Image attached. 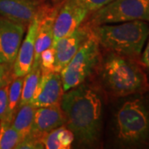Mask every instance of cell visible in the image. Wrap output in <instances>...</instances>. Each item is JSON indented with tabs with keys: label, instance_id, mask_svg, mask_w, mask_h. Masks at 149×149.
<instances>
[{
	"label": "cell",
	"instance_id": "obj_1",
	"mask_svg": "<svg viewBox=\"0 0 149 149\" xmlns=\"http://www.w3.org/2000/svg\"><path fill=\"white\" fill-rule=\"evenodd\" d=\"M104 91L87 81L64 92L61 107L66 118L65 126L83 148H95L100 142L103 129Z\"/></svg>",
	"mask_w": 149,
	"mask_h": 149
},
{
	"label": "cell",
	"instance_id": "obj_2",
	"mask_svg": "<svg viewBox=\"0 0 149 149\" xmlns=\"http://www.w3.org/2000/svg\"><path fill=\"white\" fill-rule=\"evenodd\" d=\"M119 99L112 118L116 145L123 148H149V91Z\"/></svg>",
	"mask_w": 149,
	"mask_h": 149
},
{
	"label": "cell",
	"instance_id": "obj_3",
	"mask_svg": "<svg viewBox=\"0 0 149 149\" xmlns=\"http://www.w3.org/2000/svg\"><path fill=\"white\" fill-rule=\"evenodd\" d=\"M100 87L113 98L149 91V81L138 61L113 52L101 55L96 70Z\"/></svg>",
	"mask_w": 149,
	"mask_h": 149
},
{
	"label": "cell",
	"instance_id": "obj_4",
	"mask_svg": "<svg viewBox=\"0 0 149 149\" xmlns=\"http://www.w3.org/2000/svg\"><path fill=\"white\" fill-rule=\"evenodd\" d=\"M92 31L104 51L113 52L139 62L149 36V25L146 21L136 20L114 25L95 26L92 27Z\"/></svg>",
	"mask_w": 149,
	"mask_h": 149
},
{
	"label": "cell",
	"instance_id": "obj_5",
	"mask_svg": "<svg viewBox=\"0 0 149 149\" xmlns=\"http://www.w3.org/2000/svg\"><path fill=\"white\" fill-rule=\"evenodd\" d=\"M101 55V47L92 34L60 72L64 92L85 83L95 74Z\"/></svg>",
	"mask_w": 149,
	"mask_h": 149
},
{
	"label": "cell",
	"instance_id": "obj_6",
	"mask_svg": "<svg viewBox=\"0 0 149 149\" xmlns=\"http://www.w3.org/2000/svg\"><path fill=\"white\" fill-rule=\"evenodd\" d=\"M136 20L149 21V0H113L90 13L86 22L95 27Z\"/></svg>",
	"mask_w": 149,
	"mask_h": 149
},
{
	"label": "cell",
	"instance_id": "obj_7",
	"mask_svg": "<svg viewBox=\"0 0 149 149\" xmlns=\"http://www.w3.org/2000/svg\"><path fill=\"white\" fill-rule=\"evenodd\" d=\"M92 34V27L84 22L74 31L52 45L55 50L54 71L60 73Z\"/></svg>",
	"mask_w": 149,
	"mask_h": 149
},
{
	"label": "cell",
	"instance_id": "obj_8",
	"mask_svg": "<svg viewBox=\"0 0 149 149\" xmlns=\"http://www.w3.org/2000/svg\"><path fill=\"white\" fill-rule=\"evenodd\" d=\"M89 15L90 12L74 0H62L54 22L52 45L80 27Z\"/></svg>",
	"mask_w": 149,
	"mask_h": 149
},
{
	"label": "cell",
	"instance_id": "obj_9",
	"mask_svg": "<svg viewBox=\"0 0 149 149\" xmlns=\"http://www.w3.org/2000/svg\"><path fill=\"white\" fill-rule=\"evenodd\" d=\"M45 3H43L42 4L37 14L27 26L28 28L26 36L24 39H22L16 59L13 64V78L23 77L32 69L35 53L36 38Z\"/></svg>",
	"mask_w": 149,
	"mask_h": 149
},
{
	"label": "cell",
	"instance_id": "obj_10",
	"mask_svg": "<svg viewBox=\"0 0 149 149\" xmlns=\"http://www.w3.org/2000/svg\"><path fill=\"white\" fill-rule=\"evenodd\" d=\"M27 26L0 16V58L13 64Z\"/></svg>",
	"mask_w": 149,
	"mask_h": 149
},
{
	"label": "cell",
	"instance_id": "obj_11",
	"mask_svg": "<svg viewBox=\"0 0 149 149\" xmlns=\"http://www.w3.org/2000/svg\"><path fill=\"white\" fill-rule=\"evenodd\" d=\"M63 94L61 73H42L37 91L31 103L36 108L61 104Z\"/></svg>",
	"mask_w": 149,
	"mask_h": 149
},
{
	"label": "cell",
	"instance_id": "obj_12",
	"mask_svg": "<svg viewBox=\"0 0 149 149\" xmlns=\"http://www.w3.org/2000/svg\"><path fill=\"white\" fill-rule=\"evenodd\" d=\"M65 123L66 118L61 104L36 108L29 135L41 141L43 136L49 132L59 127L65 126Z\"/></svg>",
	"mask_w": 149,
	"mask_h": 149
},
{
	"label": "cell",
	"instance_id": "obj_13",
	"mask_svg": "<svg viewBox=\"0 0 149 149\" xmlns=\"http://www.w3.org/2000/svg\"><path fill=\"white\" fill-rule=\"evenodd\" d=\"M61 2L46 3L35 42V53L32 67H38L40 56L43 51L51 47L53 43V27L55 18L61 6Z\"/></svg>",
	"mask_w": 149,
	"mask_h": 149
},
{
	"label": "cell",
	"instance_id": "obj_14",
	"mask_svg": "<svg viewBox=\"0 0 149 149\" xmlns=\"http://www.w3.org/2000/svg\"><path fill=\"white\" fill-rule=\"evenodd\" d=\"M42 3L36 0H0V16L28 26Z\"/></svg>",
	"mask_w": 149,
	"mask_h": 149
},
{
	"label": "cell",
	"instance_id": "obj_15",
	"mask_svg": "<svg viewBox=\"0 0 149 149\" xmlns=\"http://www.w3.org/2000/svg\"><path fill=\"white\" fill-rule=\"evenodd\" d=\"M35 111L36 107L32 103H28L18 107L13 117L11 126L21 134L22 139L31 132Z\"/></svg>",
	"mask_w": 149,
	"mask_h": 149
},
{
	"label": "cell",
	"instance_id": "obj_16",
	"mask_svg": "<svg viewBox=\"0 0 149 149\" xmlns=\"http://www.w3.org/2000/svg\"><path fill=\"white\" fill-rule=\"evenodd\" d=\"M42 75L40 67H32L30 71L23 77V84L19 106L31 103L37 91L38 83Z\"/></svg>",
	"mask_w": 149,
	"mask_h": 149
},
{
	"label": "cell",
	"instance_id": "obj_17",
	"mask_svg": "<svg viewBox=\"0 0 149 149\" xmlns=\"http://www.w3.org/2000/svg\"><path fill=\"white\" fill-rule=\"evenodd\" d=\"M24 77V76H23ZM23 77L13 78L8 88V121L12 123L13 117L19 107L21 99Z\"/></svg>",
	"mask_w": 149,
	"mask_h": 149
},
{
	"label": "cell",
	"instance_id": "obj_18",
	"mask_svg": "<svg viewBox=\"0 0 149 149\" xmlns=\"http://www.w3.org/2000/svg\"><path fill=\"white\" fill-rule=\"evenodd\" d=\"M22 137L11 123L0 122V149L15 148Z\"/></svg>",
	"mask_w": 149,
	"mask_h": 149
},
{
	"label": "cell",
	"instance_id": "obj_19",
	"mask_svg": "<svg viewBox=\"0 0 149 149\" xmlns=\"http://www.w3.org/2000/svg\"><path fill=\"white\" fill-rule=\"evenodd\" d=\"M55 64V50L52 46L51 47L43 51L39 59L38 66L40 67L42 73H50L54 71Z\"/></svg>",
	"mask_w": 149,
	"mask_h": 149
},
{
	"label": "cell",
	"instance_id": "obj_20",
	"mask_svg": "<svg viewBox=\"0 0 149 149\" xmlns=\"http://www.w3.org/2000/svg\"><path fill=\"white\" fill-rule=\"evenodd\" d=\"M8 88L9 84L0 88V122L9 123L8 121Z\"/></svg>",
	"mask_w": 149,
	"mask_h": 149
},
{
	"label": "cell",
	"instance_id": "obj_21",
	"mask_svg": "<svg viewBox=\"0 0 149 149\" xmlns=\"http://www.w3.org/2000/svg\"><path fill=\"white\" fill-rule=\"evenodd\" d=\"M58 128L49 132L46 135H44L42 139H41L43 144L44 148L47 149H63L62 146L59 141L58 137Z\"/></svg>",
	"mask_w": 149,
	"mask_h": 149
},
{
	"label": "cell",
	"instance_id": "obj_22",
	"mask_svg": "<svg viewBox=\"0 0 149 149\" xmlns=\"http://www.w3.org/2000/svg\"><path fill=\"white\" fill-rule=\"evenodd\" d=\"M57 137L63 149L70 148L74 141V136L73 133L65 125L58 128Z\"/></svg>",
	"mask_w": 149,
	"mask_h": 149
},
{
	"label": "cell",
	"instance_id": "obj_23",
	"mask_svg": "<svg viewBox=\"0 0 149 149\" xmlns=\"http://www.w3.org/2000/svg\"><path fill=\"white\" fill-rule=\"evenodd\" d=\"M78 4L90 12V13L100 9L113 0H74Z\"/></svg>",
	"mask_w": 149,
	"mask_h": 149
},
{
	"label": "cell",
	"instance_id": "obj_24",
	"mask_svg": "<svg viewBox=\"0 0 149 149\" xmlns=\"http://www.w3.org/2000/svg\"><path fill=\"white\" fill-rule=\"evenodd\" d=\"M13 78V65L8 63H0V88L10 84Z\"/></svg>",
	"mask_w": 149,
	"mask_h": 149
},
{
	"label": "cell",
	"instance_id": "obj_25",
	"mask_svg": "<svg viewBox=\"0 0 149 149\" xmlns=\"http://www.w3.org/2000/svg\"><path fill=\"white\" fill-rule=\"evenodd\" d=\"M15 148H44L42 143L39 140L33 139L32 136L27 135L24 139H22L19 142V143L16 146Z\"/></svg>",
	"mask_w": 149,
	"mask_h": 149
},
{
	"label": "cell",
	"instance_id": "obj_26",
	"mask_svg": "<svg viewBox=\"0 0 149 149\" xmlns=\"http://www.w3.org/2000/svg\"><path fill=\"white\" fill-rule=\"evenodd\" d=\"M140 63L143 65L149 72V40L145 47L142 57L140 58Z\"/></svg>",
	"mask_w": 149,
	"mask_h": 149
},
{
	"label": "cell",
	"instance_id": "obj_27",
	"mask_svg": "<svg viewBox=\"0 0 149 149\" xmlns=\"http://www.w3.org/2000/svg\"><path fill=\"white\" fill-rule=\"evenodd\" d=\"M36 1L40 2V3H56L61 2L62 0H36Z\"/></svg>",
	"mask_w": 149,
	"mask_h": 149
},
{
	"label": "cell",
	"instance_id": "obj_28",
	"mask_svg": "<svg viewBox=\"0 0 149 149\" xmlns=\"http://www.w3.org/2000/svg\"><path fill=\"white\" fill-rule=\"evenodd\" d=\"M0 63H3V60H2V59H1V58H0ZM4 63H5V62H4Z\"/></svg>",
	"mask_w": 149,
	"mask_h": 149
}]
</instances>
